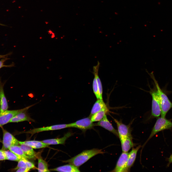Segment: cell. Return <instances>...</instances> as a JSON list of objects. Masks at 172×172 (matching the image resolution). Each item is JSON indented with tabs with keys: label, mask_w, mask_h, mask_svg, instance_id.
I'll return each instance as SVG.
<instances>
[{
	"label": "cell",
	"mask_w": 172,
	"mask_h": 172,
	"mask_svg": "<svg viewBox=\"0 0 172 172\" xmlns=\"http://www.w3.org/2000/svg\"><path fill=\"white\" fill-rule=\"evenodd\" d=\"M105 153L102 149L96 148L86 150L72 158L65 161H62L64 163H68L79 167L90 159L99 154H103Z\"/></svg>",
	"instance_id": "cell-1"
},
{
	"label": "cell",
	"mask_w": 172,
	"mask_h": 172,
	"mask_svg": "<svg viewBox=\"0 0 172 172\" xmlns=\"http://www.w3.org/2000/svg\"><path fill=\"white\" fill-rule=\"evenodd\" d=\"M149 74L154 81L158 94L161 109V117L165 118L167 112L172 108V103L160 88L153 73L152 72Z\"/></svg>",
	"instance_id": "cell-2"
},
{
	"label": "cell",
	"mask_w": 172,
	"mask_h": 172,
	"mask_svg": "<svg viewBox=\"0 0 172 172\" xmlns=\"http://www.w3.org/2000/svg\"><path fill=\"white\" fill-rule=\"evenodd\" d=\"M172 128V122L165 117H158L152 129L150 134L147 140L143 145L142 149L148 142L158 132L163 130Z\"/></svg>",
	"instance_id": "cell-3"
},
{
	"label": "cell",
	"mask_w": 172,
	"mask_h": 172,
	"mask_svg": "<svg viewBox=\"0 0 172 172\" xmlns=\"http://www.w3.org/2000/svg\"><path fill=\"white\" fill-rule=\"evenodd\" d=\"M35 104L20 109L6 110L3 112H0V126L9 123L11 119L16 115L21 112L27 110Z\"/></svg>",
	"instance_id": "cell-4"
},
{
	"label": "cell",
	"mask_w": 172,
	"mask_h": 172,
	"mask_svg": "<svg viewBox=\"0 0 172 172\" xmlns=\"http://www.w3.org/2000/svg\"><path fill=\"white\" fill-rule=\"evenodd\" d=\"M150 92L152 98L151 115L153 117H158L161 115V109L157 91V89H151Z\"/></svg>",
	"instance_id": "cell-5"
},
{
	"label": "cell",
	"mask_w": 172,
	"mask_h": 172,
	"mask_svg": "<svg viewBox=\"0 0 172 172\" xmlns=\"http://www.w3.org/2000/svg\"><path fill=\"white\" fill-rule=\"evenodd\" d=\"M3 133L2 149L7 150L11 146L19 145V141L11 134L1 127Z\"/></svg>",
	"instance_id": "cell-6"
},
{
	"label": "cell",
	"mask_w": 172,
	"mask_h": 172,
	"mask_svg": "<svg viewBox=\"0 0 172 172\" xmlns=\"http://www.w3.org/2000/svg\"><path fill=\"white\" fill-rule=\"evenodd\" d=\"M93 122L89 117L69 124L70 128H76L85 132L87 130L92 129L96 126L95 124H94Z\"/></svg>",
	"instance_id": "cell-7"
},
{
	"label": "cell",
	"mask_w": 172,
	"mask_h": 172,
	"mask_svg": "<svg viewBox=\"0 0 172 172\" xmlns=\"http://www.w3.org/2000/svg\"><path fill=\"white\" fill-rule=\"evenodd\" d=\"M128 153L123 152L119 157L114 169L111 172H129L127 167Z\"/></svg>",
	"instance_id": "cell-8"
},
{
	"label": "cell",
	"mask_w": 172,
	"mask_h": 172,
	"mask_svg": "<svg viewBox=\"0 0 172 172\" xmlns=\"http://www.w3.org/2000/svg\"><path fill=\"white\" fill-rule=\"evenodd\" d=\"M113 119L117 125L119 138L120 140L132 136L130 125L123 124L120 120L118 121L114 118Z\"/></svg>",
	"instance_id": "cell-9"
},
{
	"label": "cell",
	"mask_w": 172,
	"mask_h": 172,
	"mask_svg": "<svg viewBox=\"0 0 172 172\" xmlns=\"http://www.w3.org/2000/svg\"><path fill=\"white\" fill-rule=\"evenodd\" d=\"M68 128H70L69 124H57L46 127L35 128L25 132L24 133L33 135L36 133L43 131L58 130Z\"/></svg>",
	"instance_id": "cell-10"
},
{
	"label": "cell",
	"mask_w": 172,
	"mask_h": 172,
	"mask_svg": "<svg viewBox=\"0 0 172 172\" xmlns=\"http://www.w3.org/2000/svg\"><path fill=\"white\" fill-rule=\"evenodd\" d=\"M95 124L96 126H99L104 128L119 137L118 131L113 127L108 119L106 115Z\"/></svg>",
	"instance_id": "cell-11"
},
{
	"label": "cell",
	"mask_w": 172,
	"mask_h": 172,
	"mask_svg": "<svg viewBox=\"0 0 172 172\" xmlns=\"http://www.w3.org/2000/svg\"><path fill=\"white\" fill-rule=\"evenodd\" d=\"M73 133L69 132L65 134L63 137L60 138L47 139L41 141L49 145H64L66 140L72 135Z\"/></svg>",
	"instance_id": "cell-12"
},
{
	"label": "cell",
	"mask_w": 172,
	"mask_h": 172,
	"mask_svg": "<svg viewBox=\"0 0 172 172\" xmlns=\"http://www.w3.org/2000/svg\"><path fill=\"white\" fill-rule=\"evenodd\" d=\"M27 111H25L18 113L11 119L9 123H18L24 121L34 122L35 120L31 118Z\"/></svg>",
	"instance_id": "cell-13"
},
{
	"label": "cell",
	"mask_w": 172,
	"mask_h": 172,
	"mask_svg": "<svg viewBox=\"0 0 172 172\" xmlns=\"http://www.w3.org/2000/svg\"><path fill=\"white\" fill-rule=\"evenodd\" d=\"M49 170L50 171L63 172H80L78 167L69 163L51 169Z\"/></svg>",
	"instance_id": "cell-14"
},
{
	"label": "cell",
	"mask_w": 172,
	"mask_h": 172,
	"mask_svg": "<svg viewBox=\"0 0 172 172\" xmlns=\"http://www.w3.org/2000/svg\"><path fill=\"white\" fill-rule=\"evenodd\" d=\"M8 106L7 101L5 96L3 85L0 83V112H3L7 110Z\"/></svg>",
	"instance_id": "cell-15"
},
{
	"label": "cell",
	"mask_w": 172,
	"mask_h": 172,
	"mask_svg": "<svg viewBox=\"0 0 172 172\" xmlns=\"http://www.w3.org/2000/svg\"><path fill=\"white\" fill-rule=\"evenodd\" d=\"M19 145L24 144L30 146L34 149H38L48 147L49 145L41 141L30 140L24 141H19Z\"/></svg>",
	"instance_id": "cell-16"
},
{
	"label": "cell",
	"mask_w": 172,
	"mask_h": 172,
	"mask_svg": "<svg viewBox=\"0 0 172 172\" xmlns=\"http://www.w3.org/2000/svg\"><path fill=\"white\" fill-rule=\"evenodd\" d=\"M141 147V145H139L136 148H133L131 151L128 153L127 167L129 171L134 162L137 152Z\"/></svg>",
	"instance_id": "cell-17"
},
{
	"label": "cell",
	"mask_w": 172,
	"mask_h": 172,
	"mask_svg": "<svg viewBox=\"0 0 172 172\" xmlns=\"http://www.w3.org/2000/svg\"><path fill=\"white\" fill-rule=\"evenodd\" d=\"M123 152H128L134 145L132 136L120 140Z\"/></svg>",
	"instance_id": "cell-18"
},
{
	"label": "cell",
	"mask_w": 172,
	"mask_h": 172,
	"mask_svg": "<svg viewBox=\"0 0 172 172\" xmlns=\"http://www.w3.org/2000/svg\"><path fill=\"white\" fill-rule=\"evenodd\" d=\"M20 146L25 154L28 159H34L37 157L36 153L31 147L24 144H20Z\"/></svg>",
	"instance_id": "cell-19"
},
{
	"label": "cell",
	"mask_w": 172,
	"mask_h": 172,
	"mask_svg": "<svg viewBox=\"0 0 172 172\" xmlns=\"http://www.w3.org/2000/svg\"><path fill=\"white\" fill-rule=\"evenodd\" d=\"M100 64V63L98 61L97 65L93 67V73L94 75L95 76L97 79L99 94V99H102V86L100 79L98 75V72Z\"/></svg>",
	"instance_id": "cell-20"
},
{
	"label": "cell",
	"mask_w": 172,
	"mask_h": 172,
	"mask_svg": "<svg viewBox=\"0 0 172 172\" xmlns=\"http://www.w3.org/2000/svg\"><path fill=\"white\" fill-rule=\"evenodd\" d=\"M102 99H98L94 104L91 110L90 117L96 113L106 107Z\"/></svg>",
	"instance_id": "cell-21"
},
{
	"label": "cell",
	"mask_w": 172,
	"mask_h": 172,
	"mask_svg": "<svg viewBox=\"0 0 172 172\" xmlns=\"http://www.w3.org/2000/svg\"><path fill=\"white\" fill-rule=\"evenodd\" d=\"M108 111V109L107 107L103 108L91 116L90 118L91 121L93 122L100 121Z\"/></svg>",
	"instance_id": "cell-22"
},
{
	"label": "cell",
	"mask_w": 172,
	"mask_h": 172,
	"mask_svg": "<svg viewBox=\"0 0 172 172\" xmlns=\"http://www.w3.org/2000/svg\"><path fill=\"white\" fill-rule=\"evenodd\" d=\"M8 149L22 158L28 159V157L25 154L20 146L14 145L11 146Z\"/></svg>",
	"instance_id": "cell-23"
},
{
	"label": "cell",
	"mask_w": 172,
	"mask_h": 172,
	"mask_svg": "<svg viewBox=\"0 0 172 172\" xmlns=\"http://www.w3.org/2000/svg\"><path fill=\"white\" fill-rule=\"evenodd\" d=\"M38 164L37 168L38 172H50L48 169L47 163L42 157H39L38 158Z\"/></svg>",
	"instance_id": "cell-24"
},
{
	"label": "cell",
	"mask_w": 172,
	"mask_h": 172,
	"mask_svg": "<svg viewBox=\"0 0 172 172\" xmlns=\"http://www.w3.org/2000/svg\"><path fill=\"white\" fill-rule=\"evenodd\" d=\"M4 150L6 160L18 161L22 158L10 150Z\"/></svg>",
	"instance_id": "cell-25"
},
{
	"label": "cell",
	"mask_w": 172,
	"mask_h": 172,
	"mask_svg": "<svg viewBox=\"0 0 172 172\" xmlns=\"http://www.w3.org/2000/svg\"><path fill=\"white\" fill-rule=\"evenodd\" d=\"M93 88L94 92L97 99H99V94L96 77L94 75L93 83Z\"/></svg>",
	"instance_id": "cell-26"
},
{
	"label": "cell",
	"mask_w": 172,
	"mask_h": 172,
	"mask_svg": "<svg viewBox=\"0 0 172 172\" xmlns=\"http://www.w3.org/2000/svg\"><path fill=\"white\" fill-rule=\"evenodd\" d=\"M27 159L25 158H22L18 161L17 166L12 170L13 171L16 170L22 167H27Z\"/></svg>",
	"instance_id": "cell-27"
},
{
	"label": "cell",
	"mask_w": 172,
	"mask_h": 172,
	"mask_svg": "<svg viewBox=\"0 0 172 172\" xmlns=\"http://www.w3.org/2000/svg\"><path fill=\"white\" fill-rule=\"evenodd\" d=\"M8 59V58H3L0 60V69L3 67H10L13 66V64L8 65L4 64V62Z\"/></svg>",
	"instance_id": "cell-28"
},
{
	"label": "cell",
	"mask_w": 172,
	"mask_h": 172,
	"mask_svg": "<svg viewBox=\"0 0 172 172\" xmlns=\"http://www.w3.org/2000/svg\"><path fill=\"white\" fill-rule=\"evenodd\" d=\"M31 169L26 167L20 168L16 171V172H27L29 171Z\"/></svg>",
	"instance_id": "cell-29"
},
{
	"label": "cell",
	"mask_w": 172,
	"mask_h": 172,
	"mask_svg": "<svg viewBox=\"0 0 172 172\" xmlns=\"http://www.w3.org/2000/svg\"><path fill=\"white\" fill-rule=\"evenodd\" d=\"M6 160L4 150L1 149L0 150V161Z\"/></svg>",
	"instance_id": "cell-30"
},
{
	"label": "cell",
	"mask_w": 172,
	"mask_h": 172,
	"mask_svg": "<svg viewBox=\"0 0 172 172\" xmlns=\"http://www.w3.org/2000/svg\"><path fill=\"white\" fill-rule=\"evenodd\" d=\"M167 161L168 162L167 164V166L168 167L169 166L170 164L172 163V154L167 159Z\"/></svg>",
	"instance_id": "cell-31"
},
{
	"label": "cell",
	"mask_w": 172,
	"mask_h": 172,
	"mask_svg": "<svg viewBox=\"0 0 172 172\" xmlns=\"http://www.w3.org/2000/svg\"><path fill=\"white\" fill-rule=\"evenodd\" d=\"M8 55L7 54L5 55H0V59L1 58H6L5 57Z\"/></svg>",
	"instance_id": "cell-32"
}]
</instances>
